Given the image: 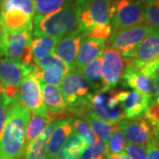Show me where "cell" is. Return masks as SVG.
<instances>
[{"mask_svg": "<svg viewBox=\"0 0 159 159\" xmlns=\"http://www.w3.org/2000/svg\"><path fill=\"white\" fill-rule=\"evenodd\" d=\"M19 102L28 109L29 112L49 115L43 102L40 81L31 74L24 76L20 81L19 87Z\"/></svg>", "mask_w": 159, "mask_h": 159, "instance_id": "obj_9", "label": "cell"}, {"mask_svg": "<svg viewBox=\"0 0 159 159\" xmlns=\"http://www.w3.org/2000/svg\"><path fill=\"white\" fill-rule=\"evenodd\" d=\"M107 156L106 142L97 140L90 146L86 147L80 153L78 159H105Z\"/></svg>", "mask_w": 159, "mask_h": 159, "instance_id": "obj_30", "label": "cell"}, {"mask_svg": "<svg viewBox=\"0 0 159 159\" xmlns=\"http://www.w3.org/2000/svg\"><path fill=\"white\" fill-rule=\"evenodd\" d=\"M29 111L19 100L9 106L4 131L0 136V159H20L25 152L26 128Z\"/></svg>", "mask_w": 159, "mask_h": 159, "instance_id": "obj_1", "label": "cell"}, {"mask_svg": "<svg viewBox=\"0 0 159 159\" xmlns=\"http://www.w3.org/2000/svg\"><path fill=\"white\" fill-rule=\"evenodd\" d=\"M125 71V58L119 51L105 48L102 55V89H112L119 84Z\"/></svg>", "mask_w": 159, "mask_h": 159, "instance_id": "obj_8", "label": "cell"}, {"mask_svg": "<svg viewBox=\"0 0 159 159\" xmlns=\"http://www.w3.org/2000/svg\"><path fill=\"white\" fill-rule=\"evenodd\" d=\"M73 132V119H61L57 120L54 130L51 134L46 159H55L57 152L63 146L64 142Z\"/></svg>", "mask_w": 159, "mask_h": 159, "instance_id": "obj_19", "label": "cell"}, {"mask_svg": "<svg viewBox=\"0 0 159 159\" xmlns=\"http://www.w3.org/2000/svg\"><path fill=\"white\" fill-rule=\"evenodd\" d=\"M73 130L82 140L86 147L90 146L97 142V137L91 129L89 123L81 119H76L73 120Z\"/></svg>", "mask_w": 159, "mask_h": 159, "instance_id": "obj_29", "label": "cell"}, {"mask_svg": "<svg viewBox=\"0 0 159 159\" xmlns=\"http://www.w3.org/2000/svg\"><path fill=\"white\" fill-rule=\"evenodd\" d=\"M152 128H153L154 142H156L159 144V122Z\"/></svg>", "mask_w": 159, "mask_h": 159, "instance_id": "obj_42", "label": "cell"}, {"mask_svg": "<svg viewBox=\"0 0 159 159\" xmlns=\"http://www.w3.org/2000/svg\"><path fill=\"white\" fill-rule=\"evenodd\" d=\"M85 0H71L57 11L46 15H34L33 32L34 37L51 35L63 37L79 29L80 13Z\"/></svg>", "mask_w": 159, "mask_h": 159, "instance_id": "obj_2", "label": "cell"}, {"mask_svg": "<svg viewBox=\"0 0 159 159\" xmlns=\"http://www.w3.org/2000/svg\"><path fill=\"white\" fill-rule=\"evenodd\" d=\"M34 65L36 66H38L39 68H45V67H49V66H55V67H58V68L62 69L63 71H65L66 74L70 73V69L67 66V65L65 62H63L60 58H58L53 52L48 54L44 57L41 58L37 62L34 63Z\"/></svg>", "mask_w": 159, "mask_h": 159, "instance_id": "obj_34", "label": "cell"}, {"mask_svg": "<svg viewBox=\"0 0 159 159\" xmlns=\"http://www.w3.org/2000/svg\"><path fill=\"white\" fill-rule=\"evenodd\" d=\"M144 22L154 29H159V0L145 3Z\"/></svg>", "mask_w": 159, "mask_h": 159, "instance_id": "obj_32", "label": "cell"}, {"mask_svg": "<svg viewBox=\"0 0 159 159\" xmlns=\"http://www.w3.org/2000/svg\"><path fill=\"white\" fill-rule=\"evenodd\" d=\"M0 15H1V1H0Z\"/></svg>", "mask_w": 159, "mask_h": 159, "instance_id": "obj_45", "label": "cell"}, {"mask_svg": "<svg viewBox=\"0 0 159 159\" xmlns=\"http://www.w3.org/2000/svg\"><path fill=\"white\" fill-rule=\"evenodd\" d=\"M117 97L125 119H135L142 116L150 103L155 101L150 96L138 91L121 90L117 92Z\"/></svg>", "mask_w": 159, "mask_h": 159, "instance_id": "obj_11", "label": "cell"}, {"mask_svg": "<svg viewBox=\"0 0 159 159\" xmlns=\"http://www.w3.org/2000/svg\"><path fill=\"white\" fill-rule=\"evenodd\" d=\"M106 44L107 41L83 36L75 59L74 70L79 71L86 65L94 61L98 57H102V53L106 48Z\"/></svg>", "mask_w": 159, "mask_h": 159, "instance_id": "obj_15", "label": "cell"}, {"mask_svg": "<svg viewBox=\"0 0 159 159\" xmlns=\"http://www.w3.org/2000/svg\"><path fill=\"white\" fill-rule=\"evenodd\" d=\"M122 78L126 85L135 91L153 97L154 79L145 74L129 58H125V71Z\"/></svg>", "mask_w": 159, "mask_h": 159, "instance_id": "obj_13", "label": "cell"}, {"mask_svg": "<svg viewBox=\"0 0 159 159\" xmlns=\"http://www.w3.org/2000/svg\"><path fill=\"white\" fill-rule=\"evenodd\" d=\"M144 6L139 0H117L111 4L112 32L144 24Z\"/></svg>", "mask_w": 159, "mask_h": 159, "instance_id": "obj_4", "label": "cell"}, {"mask_svg": "<svg viewBox=\"0 0 159 159\" xmlns=\"http://www.w3.org/2000/svg\"><path fill=\"white\" fill-rule=\"evenodd\" d=\"M144 119L149 123L152 127L159 122V103L156 101L150 103L148 108L144 112Z\"/></svg>", "mask_w": 159, "mask_h": 159, "instance_id": "obj_38", "label": "cell"}, {"mask_svg": "<svg viewBox=\"0 0 159 159\" xmlns=\"http://www.w3.org/2000/svg\"><path fill=\"white\" fill-rule=\"evenodd\" d=\"M111 33L112 29L111 24H97L87 34H84V36L108 41Z\"/></svg>", "mask_w": 159, "mask_h": 159, "instance_id": "obj_35", "label": "cell"}, {"mask_svg": "<svg viewBox=\"0 0 159 159\" xmlns=\"http://www.w3.org/2000/svg\"><path fill=\"white\" fill-rule=\"evenodd\" d=\"M125 150L131 159H147L146 147L143 145L127 143Z\"/></svg>", "mask_w": 159, "mask_h": 159, "instance_id": "obj_37", "label": "cell"}, {"mask_svg": "<svg viewBox=\"0 0 159 159\" xmlns=\"http://www.w3.org/2000/svg\"><path fill=\"white\" fill-rule=\"evenodd\" d=\"M84 148L85 145L82 140L73 130L57 152L55 159H78Z\"/></svg>", "mask_w": 159, "mask_h": 159, "instance_id": "obj_26", "label": "cell"}, {"mask_svg": "<svg viewBox=\"0 0 159 159\" xmlns=\"http://www.w3.org/2000/svg\"><path fill=\"white\" fill-rule=\"evenodd\" d=\"M79 72L94 86L97 92L102 89V57L86 65Z\"/></svg>", "mask_w": 159, "mask_h": 159, "instance_id": "obj_27", "label": "cell"}, {"mask_svg": "<svg viewBox=\"0 0 159 159\" xmlns=\"http://www.w3.org/2000/svg\"><path fill=\"white\" fill-rule=\"evenodd\" d=\"M56 123L57 120L50 123L38 136L29 143V146L25 148V159H46L49 140Z\"/></svg>", "mask_w": 159, "mask_h": 159, "instance_id": "obj_20", "label": "cell"}, {"mask_svg": "<svg viewBox=\"0 0 159 159\" xmlns=\"http://www.w3.org/2000/svg\"><path fill=\"white\" fill-rule=\"evenodd\" d=\"M89 110L98 117L113 123H119L125 119L117 92L113 89H101L97 92L89 103Z\"/></svg>", "mask_w": 159, "mask_h": 159, "instance_id": "obj_6", "label": "cell"}, {"mask_svg": "<svg viewBox=\"0 0 159 159\" xmlns=\"http://www.w3.org/2000/svg\"><path fill=\"white\" fill-rule=\"evenodd\" d=\"M147 24H141L112 32L107 41L108 47L119 51L124 58H133L136 47L154 30Z\"/></svg>", "mask_w": 159, "mask_h": 159, "instance_id": "obj_5", "label": "cell"}, {"mask_svg": "<svg viewBox=\"0 0 159 159\" xmlns=\"http://www.w3.org/2000/svg\"><path fill=\"white\" fill-rule=\"evenodd\" d=\"M34 66V65H33ZM33 66H25L9 58L0 59V82L4 87H20L24 76L31 74Z\"/></svg>", "mask_w": 159, "mask_h": 159, "instance_id": "obj_17", "label": "cell"}, {"mask_svg": "<svg viewBox=\"0 0 159 159\" xmlns=\"http://www.w3.org/2000/svg\"><path fill=\"white\" fill-rule=\"evenodd\" d=\"M53 120L49 115L29 112V119L26 128V137H25V147L27 148L29 143L37 137L44 130L47 125Z\"/></svg>", "mask_w": 159, "mask_h": 159, "instance_id": "obj_24", "label": "cell"}, {"mask_svg": "<svg viewBox=\"0 0 159 159\" xmlns=\"http://www.w3.org/2000/svg\"><path fill=\"white\" fill-rule=\"evenodd\" d=\"M147 159H159V144L156 142H149L146 145Z\"/></svg>", "mask_w": 159, "mask_h": 159, "instance_id": "obj_40", "label": "cell"}, {"mask_svg": "<svg viewBox=\"0 0 159 159\" xmlns=\"http://www.w3.org/2000/svg\"><path fill=\"white\" fill-rule=\"evenodd\" d=\"M40 87L44 106L53 121L66 119V116L72 114L63 99L60 89L57 87L43 82H40Z\"/></svg>", "mask_w": 159, "mask_h": 159, "instance_id": "obj_12", "label": "cell"}, {"mask_svg": "<svg viewBox=\"0 0 159 159\" xmlns=\"http://www.w3.org/2000/svg\"><path fill=\"white\" fill-rule=\"evenodd\" d=\"M10 104L11 102L6 99V97L4 95V87L0 82V136L6 125Z\"/></svg>", "mask_w": 159, "mask_h": 159, "instance_id": "obj_36", "label": "cell"}, {"mask_svg": "<svg viewBox=\"0 0 159 159\" xmlns=\"http://www.w3.org/2000/svg\"><path fill=\"white\" fill-rule=\"evenodd\" d=\"M31 41L32 31H8L6 44V57L14 62L20 64L23 54L27 48L30 46Z\"/></svg>", "mask_w": 159, "mask_h": 159, "instance_id": "obj_18", "label": "cell"}, {"mask_svg": "<svg viewBox=\"0 0 159 159\" xmlns=\"http://www.w3.org/2000/svg\"><path fill=\"white\" fill-rule=\"evenodd\" d=\"M1 12L16 10L34 17L35 13L34 0H0Z\"/></svg>", "mask_w": 159, "mask_h": 159, "instance_id": "obj_28", "label": "cell"}, {"mask_svg": "<svg viewBox=\"0 0 159 159\" xmlns=\"http://www.w3.org/2000/svg\"><path fill=\"white\" fill-rule=\"evenodd\" d=\"M83 117L90 125L91 129L96 134L97 139L104 142H108L114 131L119 128V123H113L102 119L93 113L89 109L86 111Z\"/></svg>", "mask_w": 159, "mask_h": 159, "instance_id": "obj_21", "label": "cell"}, {"mask_svg": "<svg viewBox=\"0 0 159 159\" xmlns=\"http://www.w3.org/2000/svg\"><path fill=\"white\" fill-rule=\"evenodd\" d=\"M30 74L36 80H38L40 82H43L55 87H59L62 83L63 80L68 74H66L62 69L55 66L39 68L34 63L33 69Z\"/></svg>", "mask_w": 159, "mask_h": 159, "instance_id": "obj_23", "label": "cell"}, {"mask_svg": "<svg viewBox=\"0 0 159 159\" xmlns=\"http://www.w3.org/2000/svg\"><path fill=\"white\" fill-rule=\"evenodd\" d=\"M139 1H141V2H142V3H148V2H150V1H153V0H139Z\"/></svg>", "mask_w": 159, "mask_h": 159, "instance_id": "obj_43", "label": "cell"}, {"mask_svg": "<svg viewBox=\"0 0 159 159\" xmlns=\"http://www.w3.org/2000/svg\"><path fill=\"white\" fill-rule=\"evenodd\" d=\"M115 1H117V0H110V2H111V4H112V3H114Z\"/></svg>", "mask_w": 159, "mask_h": 159, "instance_id": "obj_44", "label": "cell"}, {"mask_svg": "<svg viewBox=\"0 0 159 159\" xmlns=\"http://www.w3.org/2000/svg\"><path fill=\"white\" fill-rule=\"evenodd\" d=\"M61 37L42 35L34 37L31 41V49L33 52L34 63L37 62L41 58L44 57L48 54L52 53L54 48Z\"/></svg>", "mask_w": 159, "mask_h": 159, "instance_id": "obj_25", "label": "cell"}, {"mask_svg": "<svg viewBox=\"0 0 159 159\" xmlns=\"http://www.w3.org/2000/svg\"><path fill=\"white\" fill-rule=\"evenodd\" d=\"M71 0H34V15H46L57 11Z\"/></svg>", "mask_w": 159, "mask_h": 159, "instance_id": "obj_31", "label": "cell"}, {"mask_svg": "<svg viewBox=\"0 0 159 159\" xmlns=\"http://www.w3.org/2000/svg\"><path fill=\"white\" fill-rule=\"evenodd\" d=\"M84 34L79 29L61 37L54 48L53 53L65 62L70 69V72L74 68V63L78 54L80 44Z\"/></svg>", "mask_w": 159, "mask_h": 159, "instance_id": "obj_14", "label": "cell"}, {"mask_svg": "<svg viewBox=\"0 0 159 159\" xmlns=\"http://www.w3.org/2000/svg\"><path fill=\"white\" fill-rule=\"evenodd\" d=\"M159 58V29H155L137 46L133 58H129L138 66H143Z\"/></svg>", "mask_w": 159, "mask_h": 159, "instance_id": "obj_16", "label": "cell"}, {"mask_svg": "<svg viewBox=\"0 0 159 159\" xmlns=\"http://www.w3.org/2000/svg\"><path fill=\"white\" fill-rule=\"evenodd\" d=\"M7 33H8V31L2 22L1 15H0V58L4 56L6 57V44Z\"/></svg>", "mask_w": 159, "mask_h": 159, "instance_id": "obj_39", "label": "cell"}, {"mask_svg": "<svg viewBox=\"0 0 159 159\" xmlns=\"http://www.w3.org/2000/svg\"><path fill=\"white\" fill-rule=\"evenodd\" d=\"M105 159H131L127 154L122 151L120 153L112 154V155H107Z\"/></svg>", "mask_w": 159, "mask_h": 159, "instance_id": "obj_41", "label": "cell"}, {"mask_svg": "<svg viewBox=\"0 0 159 159\" xmlns=\"http://www.w3.org/2000/svg\"><path fill=\"white\" fill-rule=\"evenodd\" d=\"M110 0H85L80 13L79 29L85 34L97 24H111Z\"/></svg>", "mask_w": 159, "mask_h": 159, "instance_id": "obj_7", "label": "cell"}, {"mask_svg": "<svg viewBox=\"0 0 159 159\" xmlns=\"http://www.w3.org/2000/svg\"><path fill=\"white\" fill-rule=\"evenodd\" d=\"M33 18L16 10L2 11L1 20L6 29L10 32L33 30Z\"/></svg>", "mask_w": 159, "mask_h": 159, "instance_id": "obj_22", "label": "cell"}, {"mask_svg": "<svg viewBox=\"0 0 159 159\" xmlns=\"http://www.w3.org/2000/svg\"><path fill=\"white\" fill-rule=\"evenodd\" d=\"M119 128L129 143L147 145L153 142V128L143 117L124 119L119 123Z\"/></svg>", "mask_w": 159, "mask_h": 159, "instance_id": "obj_10", "label": "cell"}, {"mask_svg": "<svg viewBox=\"0 0 159 159\" xmlns=\"http://www.w3.org/2000/svg\"><path fill=\"white\" fill-rule=\"evenodd\" d=\"M60 92L71 113L83 116L97 89L77 70H73L63 80Z\"/></svg>", "mask_w": 159, "mask_h": 159, "instance_id": "obj_3", "label": "cell"}, {"mask_svg": "<svg viewBox=\"0 0 159 159\" xmlns=\"http://www.w3.org/2000/svg\"><path fill=\"white\" fill-rule=\"evenodd\" d=\"M107 143V155L122 152L126 146V139L119 128L114 131Z\"/></svg>", "mask_w": 159, "mask_h": 159, "instance_id": "obj_33", "label": "cell"}]
</instances>
